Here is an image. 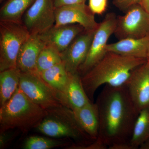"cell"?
<instances>
[{
  "mask_svg": "<svg viewBox=\"0 0 149 149\" xmlns=\"http://www.w3.org/2000/svg\"><path fill=\"white\" fill-rule=\"evenodd\" d=\"M39 74L43 80L56 92L61 100V96L69 79V73L63 63L56 65Z\"/></svg>",
  "mask_w": 149,
  "mask_h": 149,
  "instance_id": "ac0fdd59",
  "label": "cell"
},
{
  "mask_svg": "<svg viewBox=\"0 0 149 149\" xmlns=\"http://www.w3.org/2000/svg\"><path fill=\"white\" fill-rule=\"evenodd\" d=\"M61 62L60 53L53 48L46 46L37 59V72L40 73Z\"/></svg>",
  "mask_w": 149,
  "mask_h": 149,
  "instance_id": "603a6c76",
  "label": "cell"
},
{
  "mask_svg": "<svg viewBox=\"0 0 149 149\" xmlns=\"http://www.w3.org/2000/svg\"><path fill=\"white\" fill-rule=\"evenodd\" d=\"M146 61L147 59L108 52L97 64L81 77L88 97L93 102L95 93L102 85L119 87L125 85L133 71Z\"/></svg>",
  "mask_w": 149,
  "mask_h": 149,
  "instance_id": "7a4b0ae2",
  "label": "cell"
},
{
  "mask_svg": "<svg viewBox=\"0 0 149 149\" xmlns=\"http://www.w3.org/2000/svg\"><path fill=\"white\" fill-rule=\"evenodd\" d=\"M52 138L40 136H29L24 141L22 148L24 149H50L64 147L68 149L74 144L73 141L69 139Z\"/></svg>",
  "mask_w": 149,
  "mask_h": 149,
  "instance_id": "44dd1931",
  "label": "cell"
},
{
  "mask_svg": "<svg viewBox=\"0 0 149 149\" xmlns=\"http://www.w3.org/2000/svg\"><path fill=\"white\" fill-rule=\"evenodd\" d=\"M118 40L143 38L149 35V14L140 4L130 8L125 14L117 17L114 34Z\"/></svg>",
  "mask_w": 149,
  "mask_h": 149,
  "instance_id": "ba28073f",
  "label": "cell"
},
{
  "mask_svg": "<svg viewBox=\"0 0 149 149\" xmlns=\"http://www.w3.org/2000/svg\"><path fill=\"white\" fill-rule=\"evenodd\" d=\"M108 147L103 143L97 139L88 146L83 147L81 149H106Z\"/></svg>",
  "mask_w": 149,
  "mask_h": 149,
  "instance_id": "83f0119b",
  "label": "cell"
},
{
  "mask_svg": "<svg viewBox=\"0 0 149 149\" xmlns=\"http://www.w3.org/2000/svg\"><path fill=\"white\" fill-rule=\"evenodd\" d=\"M19 87L33 102L46 111L63 105L56 92L38 72H21Z\"/></svg>",
  "mask_w": 149,
  "mask_h": 149,
  "instance_id": "8992f818",
  "label": "cell"
},
{
  "mask_svg": "<svg viewBox=\"0 0 149 149\" xmlns=\"http://www.w3.org/2000/svg\"><path fill=\"white\" fill-rule=\"evenodd\" d=\"M85 30L83 26L77 24L54 25L39 35L46 46L53 48L61 53Z\"/></svg>",
  "mask_w": 149,
  "mask_h": 149,
  "instance_id": "4fadbf2b",
  "label": "cell"
},
{
  "mask_svg": "<svg viewBox=\"0 0 149 149\" xmlns=\"http://www.w3.org/2000/svg\"><path fill=\"white\" fill-rule=\"evenodd\" d=\"M139 149H149V139L143 142L140 146Z\"/></svg>",
  "mask_w": 149,
  "mask_h": 149,
  "instance_id": "4dcf8cb0",
  "label": "cell"
},
{
  "mask_svg": "<svg viewBox=\"0 0 149 149\" xmlns=\"http://www.w3.org/2000/svg\"><path fill=\"white\" fill-rule=\"evenodd\" d=\"M86 0H54V1L56 8L64 6L86 4Z\"/></svg>",
  "mask_w": 149,
  "mask_h": 149,
  "instance_id": "4316f807",
  "label": "cell"
},
{
  "mask_svg": "<svg viewBox=\"0 0 149 149\" xmlns=\"http://www.w3.org/2000/svg\"><path fill=\"white\" fill-rule=\"evenodd\" d=\"M45 46L39 34H31L19 50L17 68L21 72H37V59Z\"/></svg>",
  "mask_w": 149,
  "mask_h": 149,
  "instance_id": "5bb4252c",
  "label": "cell"
},
{
  "mask_svg": "<svg viewBox=\"0 0 149 149\" xmlns=\"http://www.w3.org/2000/svg\"><path fill=\"white\" fill-rule=\"evenodd\" d=\"M96 29L84 30L61 53L62 61L68 73L78 72L79 68L88 56Z\"/></svg>",
  "mask_w": 149,
  "mask_h": 149,
  "instance_id": "30bf717a",
  "label": "cell"
},
{
  "mask_svg": "<svg viewBox=\"0 0 149 149\" xmlns=\"http://www.w3.org/2000/svg\"><path fill=\"white\" fill-rule=\"evenodd\" d=\"M141 1V0H113V3L118 9L125 13L132 6L140 4Z\"/></svg>",
  "mask_w": 149,
  "mask_h": 149,
  "instance_id": "d4e9b609",
  "label": "cell"
},
{
  "mask_svg": "<svg viewBox=\"0 0 149 149\" xmlns=\"http://www.w3.org/2000/svg\"><path fill=\"white\" fill-rule=\"evenodd\" d=\"M30 35L22 22L0 21V72L16 67L19 50Z\"/></svg>",
  "mask_w": 149,
  "mask_h": 149,
  "instance_id": "5b68a950",
  "label": "cell"
},
{
  "mask_svg": "<svg viewBox=\"0 0 149 149\" xmlns=\"http://www.w3.org/2000/svg\"><path fill=\"white\" fill-rule=\"evenodd\" d=\"M147 61H149V47L148 50V54H147Z\"/></svg>",
  "mask_w": 149,
  "mask_h": 149,
  "instance_id": "1f68e13d",
  "label": "cell"
},
{
  "mask_svg": "<svg viewBox=\"0 0 149 149\" xmlns=\"http://www.w3.org/2000/svg\"><path fill=\"white\" fill-rule=\"evenodd\" d=\"M149 47V35L139 39L125 38L108 44L107 52L122 55L147 59Z\"/></svg>",
  "mask_w": 149,
  "mask_h": 149,
  "instance_id": "2e32d148",
  "label": "cell"
},
{
  "mask_svg": "<svg viewBox=\"0 0 149 149\" xmlns=\"http://www.w3.org/2000/svg\"><path fill=\"white\" fill-rule=\"evenodd\" d=\"M149 139V107L142 110L135 122L130 143L134 149Z\"/></svg>",
  "mask_w": 149,
  "mask_h": 149,
  "instance_id": "7402d4cb",
  "label": "cell"
},
{
  "mask_svg": "<svg viewBox=\"0 0 149 149\" xmlns=\"http://www.w3.org/2000/svg\"><path fill=\"white\" fill-rule=\"evenodd\" d=\"M117 17L113 13H107L103 20L99 23L96 29L89 52L85 61L79 68L78 73L81 77L98 63L107 52V46L109 39L114 34Z\"/></svg>",
  "mask_w": 149,
  "mask_h": 149,
  "instance_id": "52a82bcc",
  "label": "cell"
},
{
  "mask_svg": "<svg viewBox=\"0 0 149 149\" xmlns=\"http://www.w3.org/2000/svg\"><path fill=\"white\" fill-rule=\"evenodd\" d=\"M96 104L100 115L97 139L108 147L130 143L139 111L133 102L126 85H105Z\"/></svg>",
  "mask_w": 149,
  "mask_h": 149,
  "instance_id": "6da1fadb",
  "label": "cell"
},
{
  "mask_svg": "<svg viewBox=\"0 0 149 149\" xmlns=\"http://www.w3.org/2000/svg\"><path fill=\"white\" fill-rule=\"evenodd\" d=\"M109 149H134L133 146L129 143H121L110 146Z\"/></svg>",
  "mask_w": 149,
  "mask_h": 149,
  "instance_id": "f1b7e54d",
  "label": "cell"
},
{
  "mask_svg": "<svg viewBox=\"0 0 149 149\" xmlns=\"http://www.w3.org/2000/svg\"><path fill=\"white\" fill-rule=\"evenodd\" d=\"M54 0H35L25 13L22 23L30 34H42L55 24Z\"/></svg>",
  "mask_w": 149,
  "mask_h": 149,
  "instance_id": "9c48e42d",
  "label": "cell"
},
{
  "mask_svg": "<svg viewBox=\"0 0 149 149\" xmlns=\"http://www.w3.org/2000/svg\"><path fill=\"white\" fill-rule=\"evenodd\" d=\"M47 111L33 102L19 87L0 108V132L17 129L23 133L35 128Z\"/></svg>",
  "mask_w": 149,
  "mask_h": 149,
  "instance_id": "3957f363",
  "label": "cell"
},
{
  "mask_svg": "<svg viewBox=\"0 0 149 149\" xmlns=\"http://www.w3.org/2000/svg\"><path fill=\"white\" fill-rule=\"evenodd\" d=\"M4 1H5V0H0V2L1 3H2Z\"/></svg>",
  "mask_w": 149,
  "mask_h": 149,
  "instance_id": "d6a6232c",
  "label": "cell"
},
{
  "mask_svg": "<svg viewBox=\"0 0 149 149\" xmlns=\"http://www.w3.org/2000/svg\"><path fill=\"white\" fill-rule=\"evenodd\" d=\"M21 72L17 68L0 72V105L4 104L18 89Z\"/></svg>",
  "mask_w": 149,
  "mask_h": 149,
  "instance_id": "d6986e66",
  "label": "cell"
},
{
  "mask_svg": "<svg viewBox=\"0 0 149 149\" xmlns=\"http://www.w3.org/2000/svg\"><path fill=\"white\" fill-rule=\"evenodd\" d=\"M125 85L139 112L149 107V61L147 60L133 71Z\"/></svg>",
  "mask_w": 149,
  "mask_h": 149,
  "instance_id": "7c38bea8",
  "label": "cell"
},
{
  "mask_svg": "<svg viewBox=\"0 0 149 149\" xmlns=\"http://www.w3.org/2000/svg\"><path fill=\"white\" fill-rule=\"evenodd\" d=\"M47 111L35 128L38 132L54 139H70L74 144L68 149H81L95 141L81 128L70 109L61 105Z\"/></svg>",
  "mask_w": 149,
  "mask_h": 149,
  "instance_id": "277c9868",
  "label": "cell"
},
{
  "mask_svg": "<svg viewBox=\"0 0 149 149\" xmlns=\"http://www.w3.org/2000/svg\"><path fill=\"white\" fill-rule=\"evenodd\" d=\"M35 0H7L0 10V21L22 22L23 15Z\"/></svg>",
  "mask_w": 149,
  "mask_h": 149,
  "instance_id": "ffe728a7",
  "label": "cell"
},
{
  "mask_svg": "<svg viewBox=\"0 0 149 149\" xmlns=\"http://www.w3.org/2000/svg\"><path fill=\"white\" fill-rule=\"evenodd\" d=\"M140 5L149 14V0H141Z\"/></svg>",
  "mask_w": 149,
  "mask_h": 149,
  "instance_id": "f546056e",
  "label": "cell"
},
{
  "mask_svg": "<svg viewBox=\"0 0 149 149\" xmlns=\"http://www.w3.org/2000/svg\"><path fill=\"white\" fill-rule=\"evenodd\" d=\"M107 0H89V8L94 14L101 15L106 10Z\"/></svg>",
  "mask_w": 149,
  "mask_h": 149,
  "instance_id": "cb8c5ba5",
  "label": "cell"
},
{
  "mask_svg": "<svg viewBox=\"0 0 149 149\" xmlns=\"http://www.w3.org/2000/svg\"><path fill=\"white\" fill-rule=\"evenodd\" d=\"M77 24L85 30H95L99 23L96 21L95 14L86 4L64 6L56 8V26Z\"/></svg>",
  "mask_w": 149,
  "mask_h": 149,
  "instance_id": "8fae6325",
  "label": "cell"
},
{
  "mask_svg": "<svg viewBox=\"0 0 149 149\" xmlns=\"http://www.w3.org/2000/svg\"><path fill=\"white\" fill-rule=\"evenodd\" d=\"M13 130H6L0 133V149L5 148L15 137L16 133Z\"/></svg>",
  "mask_w": 149,
  "mask_h": 149,
  "instance_id": "484cf974",
  "label": "cell"
},
{
  "mask_svg": "<svg viewBox=\"0 0 149 149\" xmlns=\"http://www.w3.org/2000/svg\"><path fill=\"white\" fill-rule=\"evenodd\" d=\"M61 100L63 105L72 110L80 108L92 102L84 90L78 72L69 73L68 82L61 96Z\"/></svg>",
  "mask_w": 149,
  "mask_h": 149,
  "instance_id": "9a60e30c",
  "label": "cell"
},
{
  "mask_svg": "<svg viewBox=\"0 0 149 149\" xmlns=\"http://www.w3.org/2000/svg\"><path fill=\"white\" fill-rule=\"evenodd\" d=\"M72 111L81 128L93 140H96L100 128V115L96 103L90 102L82 107Z\"/></svg>",
  "mask_w": 149,
  "mask_h": 149,
  "instance_id": "e0dca14e",
  "label": "cell"
}]
</instances>
